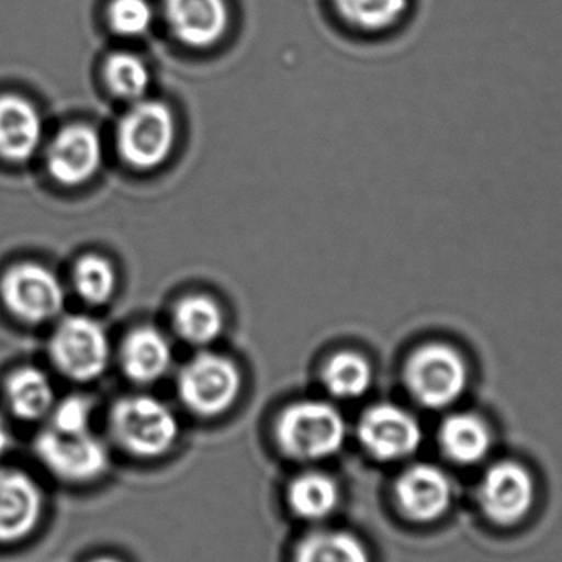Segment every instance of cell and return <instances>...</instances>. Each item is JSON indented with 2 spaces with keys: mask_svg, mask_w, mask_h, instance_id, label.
Masks as SVG:
<instances>
[{
  "mask_svg": "<svg viewBox=\"0 0 562 562\" xmlns=\"http://www.w3.org/2000/svg\"><path fill=\"white\" fill-rule=\"evenodd\" d=\"M535 502V481L527 468L502 461L485 472L479 487V504L488 520L512 527L530 514Z\"/></svg>",
  "mask_w": 562,
  "mask_h": 562,
  "instance_id": "30bf717a",
  "label": "cell"
},
{
  "mask_svg": "<svg viewBox=\"0 0 562 562\" xmlns=\"http://www.w3.org/2000/svg\"><path fill=\"white\" fill-rule=\"evenodd\" d=\"M406 389L428 409L454 405L468 389L469 369L458 349L428 342L413 350L403 370Z\"/></svg>",
  "mask_w": 562,
  "mask_h": 562,
  "instance_id": "3957f363",
  "label": "cell"
},
{
  "mask_svg": "<svg viewBox=\"0 0 562 562\" xmlns=\"http://www.w3.org/2000/svg\"><path fill=\"white\" fill-rule=\"evenodd\" d=\"M0 297L10 314L29 324L55 319L65 307V288L58 277L35 262L16 263L0 280Z\"/></svg>",
  "mask_w": 562,
  "mask_h": 562,
  "instance_id": "ba28073f",
  "label": "cell"
},
{
  "mask_svg": "<svg viewBox=\"0 0 562 562\" xmlns=\"http://www.w3.org/2000/svg\"><path fill=\"white\" fill-rule=\"evenodd\" d=\"M324 386L336 398H360L372 385V366L352 350L334 353L323 367Z\"/></svg>",
  "mask_w": 562,
  "mask_h": 562,
  "instance_id": "7402d4cb",
  "label": "cell"
},
{
  "mask_svg": "<svg viewBox=\"0 0 562 562\" xmlns=\"http://www.w3.org/2000/svg\"><path fill=\"white\" fill-rule=\"evenodd\" d=\"M5 393L13 415L23 422L45 418L55 406V389L48 375L35 367H23L12 373Z\"/></svg>",
  "mask_w": 562,
  "mask_h": 562,
  "instance_id": "d6986e66",
  "label": "cell"
},
{
  "mask_svg": "<svg viewBox=\"0 0 562 562\" xmlns=\"http://www.w3.org/2000/svg\"><path fill=\"white\" fill-rule=\"evenodd\" d=\"M393 495L403 517L415 524H432L451 507L452 484L442 469L415 464L398 475Z\"/></svg>",
  "mask_w": 562,
  "mask_h": 562,
  "instance_id": "4fadbf2b",
  "label": "cell"
},
{
  "mask_svg": "<svg viewBox=\"0 0 562 562\" xmlns=\"http://www.w3.org/2000/svg\"><path fill=\"white\" fill-rule=\"evenodd\" d=\"M112 438L128 454L155 459L177 445L180 423L175 413L154 396L135 395L119 400L109 416Z\"/></svg>",
  "mask_w": 562,
  "mask_h": 562,
  "instance_id": "7a4b0ae2",
  "label": "cell"
},
{
  "mask_svg": "<svg viewBox=\"0 0 562 562\" xmlns=\"http://www.w3.org/2000/svg\"><path fill=\"white\" fill-rule=\"evenodd\" d=\"M286 502L301 520L323 521L339 507V484L326 472H303L288 485Z\"/></svg>",
  "mask_w": 562,
  "mask_h": 562,
  "instance_id": "ac0fdd59",
  "label": "cell"
},
{
  "mask_svg": "<svg viewBox=\"0 0 562 562\" xmlns=\"http://www.w3.org/2000/svg\"><path fill=\"white\" fill-rule=\"evenodd\" d=\"M35 454L53 477L69 484L95 481L111 464L108 446L91 431L68 435L45 429L36 438Z\"/></svg>",
  "mask_w": 562,
  "mask_h": 562,
  "instance_id": "8992f818",
  "label": "cell"
},
{
  "mask_svg": "<svg viewBox=\"0 0 562 562\" xmlns=\"http://www.w3.org/2000/svg\"><path fill=\"white\" fill-rule=\"evenodd\" d=\"M49 428L68 435L91 431L92 403L86 396H69L53 406Z\"/></svg>",
  "mask_w": 562,
  "mask_h": 562,
  "instance_id": "4316f807",
  "label": "cell"
},
{
  "mask_svg": "<svg viewBox=\"0 0 562 562\" xmlns=\"http://www.w3.org/2000/svg\"><path fill=\"white\" fill-rule=\"evenodd\" d=\"M88 562H122V561L117 560V558H114V557H98V558H92V560H89Z\"/></svg>",
  "mask_w": 562,
  "mask_h": 562,
  "instance_id": "f1b7e54d",
  "label": "cell"
},
{
  "mask_svg": "<svg viewBox=\"0 0 562 562\" xmlns=\"http://www.w3.org/2000/svg\"><path fill=\"white\" fill-rule=\"evenodd\" d=\"M161 7L171 35L188 48H211L229 30L227 0H164Z\"/></svg>",
  "mask_w": 562,
  "mask_h": 562,
  "instance_id": "5bb4252c",
  "label": "cell"
},
{
  "mask_svg": "<svg viewBox=\"0 0 562 562\" xmlns=\"http://www.w3.org/2000/svg\"><path fill=\"white\" fill-rule=\"evenodd\" d=\"M344 22L363 32H382L398 23L409 0H333Z\"/></svg>",
  "mask_w": 562,
  "mask_h": 562,
  "instance_id": "cb8c5ba5",
  "label": "cell"
},
{
  "mask_svg": "<svg viewBox=\"0 0 562 562\" xmlns=\"http://www.w3.org/2000/svg\"><path fill=\"white\" fill-rule=\"evenodd\" d=\"M173 352L170 342L154 327L132 330L121 349L122 370L132 382L148 385L167 375Z\"/></svg>",
  "mask_w": 562,
  "mask_h": 562,
  "instance_id": "2e32d148",
  "label": "cell"
},
{
  "mask_svg": "<svg viewBox=\"0 0 562 562\" xmlns=\"http://www.w3.org/2000/svg\"><path fill=\"white\" fill-rule=\"evenodd\" d=\"M346 419L336 406L319 400L288 405L276 423V441L286 458L316 462L337 454L346 442Z\"/></svg>",
  "mask_w": 562,
  "mask_h": 562,
  "instance_id": "6da1fadb",
  "label": "cell"
},
{
  "mask_svg": "<svg viewBox=\"0 0 562 562\" xmlns=\"http://www.w3.org/2000/svg\"><path fill=\"white\" fill-rule=\"evenodd\" d=\"M293 562H372L362 540L349 531L317 530L301 538Z\"/></svg>",
  "mask_w": 562,
  "mask_h": 562,
  "instance_id": "44dd1931",
  "label": "cell"
},
{
  "mask_svg": "<svg viewBox=\"0 0 562 562\" xmlns=\"http://www.w3.org/2000/svg\"><path fill=\"white\" fill-rule=\"evenodd\" d=\"M175 142L177 121L165 102L140 99L119 122V155L135 170L150 171L164 165Z\"/></svg>",
  "mask_w": 562,
  "mask_h": 562,
  "instance_id": "277c9868",
  "label": "cell"
},
{
  "mask_svg": "<svg viewBox=\"0 0 562 562\" xmlns=\"http://www.w3.org/2000/svg\"><path fill=\"white\" fill-rule=\"evenodd\" d=\"M155 7L150 0H112L108 7V22L112 32L124 38L147 35L155 23Z\"/></svg>",
  "mask_w": 562,
  "mask_h": 562,
  "instance_id": "484cf974",
  "label": "cell"
},
{
  "mask_svg": "<svg viewBox=\"0 0 562 562\" xmlns=\"http://www.w3.org/2000/svg\"><path fill=\"white\" fill-rule=\"evenodd\" d=\"M42 137L38 109L22 95H0V158L10 164L29 161L38 151Z\"/></svg>",
  "mask_w": 562,
  "mask_h": 562,
  "instance_id": "9a60e30c",
  "label": "cell"
},
{
  "mask_svg": "<svg viewBox=\"0 0 562 562\" xmlns=\"http://www.w3.org/2000/svg\"><path fill=\"white\" fill-rule=\"evenodd\" d=\"M104 160L101 137L94 128L72 124L63 128L46 150L49 177L66 188L89 183Z\"/></svg>",
  "mask_w": 562,
  "mask_h": 562,
  "instance_id": "8fae6325",
  "label": "cell"
},
{
  "mask_svg": "<svg viewBox=\"0 0 562 562\" xmlns=\"http://www.w3.org/2000/svg\"><path fill=\"white\" fill-rule=\"evenodd\" d=\"M178 395L194 415L216 418L236 405L243 376L234 360L203 352L191 359L178 375Z\"/></svg>",
  "mask_w": 562,
  "mask_h": 562,
  "instance_id": "5b68a950",
  "label": "cell"
},
{
  "mask_svg": "<svg viewBox=\"0 0 562 562\" xmlns=\"http://www.w3.org/2000/svg\"><path fill=\"white\" fill-rule=\"evenodd\" d=\"M360 445L376 461L393 462L418 451L423 429L418 419L402 406L379 403L360 416L357 426Z\"/></svg>",
  "mask_w": 562,
  "mask_h": 562,
  "instance_id": "9c48e42d",
  "label": "cell"
},
{
  "mask_svg": "<svg viewBox=\"0 0 562 562\" xmlns=\"http://www.w3.org/2000/svg\"><path fill=\"white\" fill-rule=\"evenodd\" d=\"M49 353L63 375L91 382L108 369L111 347L101 324L88 316H69L56 327Z\"/></svg>",
  "mask_w": 562,
  "mask_h": 562,
  "instance_id": "52a82bcc",
  "label": "cell"
},
{
  "mask_svg": "<svg viewBox=\"0 0 562 562\" xmlns=\"http://www.w3.org/2000/svg\"><path fill=\"white\" fill-rule=\"evenodd\" d=\"M439 445L446 458L459 465H474L488 454L492 432L487 423L471 413L448 416L439 428Z\"/></svg>",
  "mask_w": 562,
  "mask_h": 562,
  "instance_id": "e0dca14e",
  "label": "cell"
},
{
  "mask_svg": "<svg viewBox=\"0 0 562 562\" xmlns=\"http://www.w3.org/2000/svg\"><path fill=\"white\" fill-rule=\"evenodd\" d=\"M43 512L38 482L20 469H0V544H16L35 533Z\"/></svg>",
  "mask_w": 562,
  "mask_h": 562,
  "instance_id": "7c38bea8",
  "label": "cell"
},
{
  "mask_svg": "<svg viewBox=\"0 0 562 562\" xmlns=\"http://www.w3.org/2000/svg\"><path fill=\"white\" fill-rule=\"evenodd\" d=\"M224 323L226 319L220 304L204 294H190L175 306V330L191 346L214 342L223 334Z\"/></svg>",
  "mask_w": 562,
  "mask_h": 562,
  "instance_id": "ffe728a7",
  "label": "cell"
},
{
  "mask_svg": "<svg viewBox=\"0 0 562 562\" xmlns=\"http://www.w3.org/2000/svg\"><path fill=\"white\" fill-rule=\"evenodd\" d=\"M10 442H12V435H10L5 418H3L2 413H0V458L9 451Z\"/></svg>",
  "mask_w": 562,
  "mask_h": 562,
  "instance_id": "83f0119b",
  "label": "cell"
},
{
  "mask_svg": "<svg viewBox=\"0 0 562 562\" xmlns=\"http://www.w3.org/2000/svg\"><path fill=\"white\" fill-rule=\"evenodd\" d=\"M76 293L92 306H102L111 301L117 288V273L108 259L101 256H85L72 270Z\"/></svg>",
  "mask_w": 562,
  "mask_h": 562,
  "instance_id": "d4e9b609",
  "label": "cell"
},
{
  "mask_svg": "<svg viewBox=\"0 0 562 562\" xmlns=\"http://www.w3.org/2000/svg\"><path fill=\"white\" fill-rule=\"evenodd\" d=\"M104 78L112 94L131 102L145 99L151 82L147 63L132 52L112 53L104 65Z\"/></svg>",
  "mask_w": 562,
  "mask_h": 562,
  "instance_id": "603a6c76",
  "label": "cell"
}]
</instances>
